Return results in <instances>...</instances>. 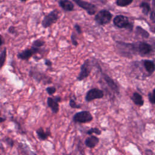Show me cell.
Returning a JSON list of instances; mask_svg holds the SVG:
<instances>
[{
	"mask_svg": "<svg viewBox=\"0 0 155 155\" xmlns=\"http://www.w3.org/2000/svg\"><path fill=\"white\" fill-rule=\"evenodd\" d=\"M0 149H1V150H2V149H3V148H2V147H1V146H0Z\"/></svg>",
	"mask_w": 155,
	"mask_h": 155,
	"instance_id": "cell-38",
	"label": "cell"
},
{
	"mask_svg": "<svg viewBox=\"0 0 155 155\" xmlns=\"http://www.w3.org/2000/svg\"><path fill=\"white\" fill-rule=\"evenodd\" d=\"M53 99L56 102H58V103H59V102H60L61 101V100H62V99H61V97H60V96H54L53 97Z\"/></svg>",
	"mask_w": 155,
	"mask_h": 155,
	"instance_id": "cell-35",
	"label": "cell"
},
{
	"mask_svg": "<svg viewBox=\"0 0 155 155\" xmlns=\"http://www.w3.org/2000/svg\"><path fill=\"white\" fill-rule=\"evenodd\" d=\"M0 115H1V111H0Z\"/></svg>",
	"mask_w": 155,
	"mask_h": 155,
	"instance_id": "cell-39",
	"label": "cell"
},
{
	"mask_svg": "<svg viewBox=\"0 0 155 155\" xmlns=\"http://www.w3.org/2000/svg\"><path fill=\"white\" fill-rule=\"evenodd\" d=\"M130 99L136 105L139 107H142L144 104V101L142 96L137 91H134L133 93L132 96H130Z\"/></svg>",
	"mask_w": 155,
	"mask_h": 155,
	"instance_id": "cell-15",
	"label": "cell"
},
{
	"mask_svg": "<svg viewBox=\"0 0 155 155\" xmlns=\"http://www.w3.org/2000/svg\"><path fill=\"white\" fill-rule=\"evenodd\" d=\"M101 133H102L101 130L100 129H99L98 128H97V127L91 128L90 129H89L87 131V134H88V135H92L93 133H94L97 135H101Z\"/></svg>",
	"mask_w": 155,
	"mask_h": 155,
	"instance_id": "cell-25",
	"label": "cell"
},
{
	"mask_svg": "<svg viewBox=\"0 0 155 155\" xmlns=\"http://www.w3.org/2000/svg\"><path fill=\"white\" fill-rule=\"evenodd\" d=\"M148 99L149 102L154 105L155 102H154V88L153 89V91L151 92H149L148 94Z\"/></svg>",
	"mask_w": 155,
	"mask_h": 155,
	"instance_id": "cell-28",
	"label": "cell"
},
{
	"mask_svg": "<svg viewBox=\"0 0 155 155\" xmlns=\"http://www.w3.org/2000/svg\"><path fill=\"white\" fill-rule=\"evenodd\" d=\"M6 120V118L5 117H0V123L4 122Z\"/></svg>",
	"mask_w": 155,
	"mask_h": 155,
	"instance_id": "cell-36",
	"label": "cell"
},
{
	"mask_svg": "<svg viewBox=\"0 0 155 155\" xmlns=\"http://www.w3.org/2000/svg\"><path fill=\"white\" fill-rule=\"evenodd\" d=\"M142 64L146 72L148 73V76H151L155 70L154 61L150 59H143L142 61Z\"/></svg>",
	"mask_w": 155,
	"mask_h": 155,
	"instance_id": "cell-13",
	"label": "cell"
},
{
	"mask_svg": "<svg viewBox=\"0 0 155 155\" xmlns=\"http://www.w3.org/2000/svg\"><path fill=\"white\" fill-rule=\"evenodd\" d=\"M3 44H4V40H3V38H2V37L0 35V46H1V45H2Z\"/></svg>",
	"mask_w": 155,
	"mask_h": 155,
	"instance_id": "cell-37",
	"label": "cell"
},
{
	"mask_svg": "<svg viewBox=\"0 0 155 155\" xmlns=\"http://www.w3.org/2000/svg\"><path fill=\"white\" fill-rule=\"evenodd\" d=\"M59 6L65 12H71L74 10V5L72 1L69 0H60L58 1Z\"/></svg>",
	"mask_w": 155,
	"mask_h": 155,
	"instance_id": "cell-14",
	"label": "cell"
},
{
	"mask_svg": "<svg viewBox=\"0 0 155 155\" xmlns=\"http://www.w3.org/2000/svg\"><path fill=\"white\" fill-rule=\"evenodd\" d=\"M104 96V92L103 90L93 88L89 90L85 96V100L86 102H91L94 99H99L103 98Z\"/></svg>",
	"mask_w": 155,
	"mask_h": 155,
	"instance_id": "cell-8",
	"label": "cell"
},
{
	"mask_svg": "<svg viewBox=\"0 0 155 155\" xmlns=\"http://www.w3.org/2000/svg\"><path fill=\"white\" fill-rule=\"evenodd\" d=\"M19 147L22 155H36V154L31 151L30 147L26 143H19Z\"/></svg>",
	"mask_w": 155,
	"mask_h": 155,
	"instance_id": "cell-19",
	"label": "cell"
},
{
	"mask_svg": "<svg viewBox=\"0 0 155 155\" xmlns=\"http://www.w3.org/2000/svg\"><path fill=\"white\" fill-rule=\"evenodd\" d=\"M113 24L119 28L128 29L131 31L133 28V24L129 20V18L123 15H117L113 19Z\"/></svg>",
	"mask_w": 155,
	"mask_h": 155,
	"instance_id": "cell-2",
	"label": "cell"
},
{
	"mask_svg": "<svg viewBox=\"0 0 155 155\" xmlns=\"http://www.w3.org/2000/svg\"><path fill=\"white\" fill-rule=\"evenodd\" d=\"M28 74L30 77L32 78L38 83L44 82V84H51L52 82V79L50 77L40 71L36 67H31Z\"/></svg>",
	"mask_w": 155,
	"mask_h": 155,
	"instance_id": "cell-3",
	"label": "cell"
},
{
	"mask_svg": "<svg viewBox=\"0 0 155 155\" xmlns=\"http://www.w3.org/2000/svg\"><path fill=\"white\" fill-rule=\"evenodd\" d=\"M45 91L49 95H53L56 91V88L54 86L48 87L45 88Z\"/></svg>",
	"mask_w": 155,
	"mask_h": 155,
	"instance_id": "cell-29",
	"label": "cell"
},
{
	"mask_svg": "<svg viewBox=\"0 0 155 155\" xmlns=\"http://www.w3.org/2000/svg\"><path fill=\"white\" fill-rule=\"evenodd\" d=\"M40 51V48H36L31 46L30 48H27L21 52H19L17 54V57L21 60H28L34 54L39 53Z\"/></svg>",
	"mask_w": 155,
	"mask_h": 155,
	"instance_id": "cell-11",
	"label": "cell"
},
{
	"mask_svg": "<svg viewBox=\"0 0 155 155\" xmlns=\"http://www.w3.org/2000/svg\"><path fill=\"white\" fill-rule=\"evenodd\" d=\"M59 19V11L54 9L44 16L41 22V25L44 28H47L53 24L56 23Z\"/></svg>",
	"mask_w": 155,
	"mask_h": 155,
	"instance_id": "cell-5",
	"label": "cell"
},
{
	"mask_svg": "<svg viewBox=\"0 0 155 155\" xmlns=\"http://www.w3.org/2000/svg\"><path fill=\"white\" fill-rule=\"evenodd\" d=\"M93 117L89 111H81L76 114L73 117V120L76 123H88L92 121Z\"/></svg>",
	"mask_w": 155,
	"mask_h": 155,
	"instance_id": "cell-6",
	"label": "cell"
},
{
	"mask_svg": "<svg viewBox=\"0 0 155 155\" xmlns=\"http://www.w3.org/2000/svg\"><path fill=\"white\" fill-rule=\"evenodd\" d=\"M91 68L90 67V62L88 59H86L84 63L81 66L80 72L77 76V80L79 81H82L86 79L90 74Z\"/></svg>",
	"mask_w": 155,
	"mask_h": 155,
	"instance_id": "cell-9",
	"label": "cell"
},
{
	"mask_svg": "<svg viewBox=\"0 0 155 155\" xmlns=\"http://www.w3.org/2000/svg\"><path fill=\"white\" fill-rule=\"evenodd\" d=\"M139 7L142 9V13L145 16H147L151 10L150 3L146 1H142L139 4Z\"/></svg>",
	"mask_w": 155,
	"mask_h": 155,
	"instance_id": "cell-20",
	"label": "cell"
},
{
	"mask_svg": "<svg viewBox=\"0 0 155 155\" xmlns=\"http://www.w3.org/2000/svg\"><path fill=\"white\" fill-rule=\"evenodd\" d=\"M99 142V139L97 136L91 135L85 139V144L87 147L90 148H93L97 145Z\"/></svg>",
	"mask_w": 155,
	"mask_h": 155,
	"instance_id": "cell-16",
	"label": "cell"
},
{
	"mask_svg": "<svg viewBox=\"0 0 155 155\" xmlns=\"http://www.w3.org/2000/svg\"><path fill=\"white\" fill-rule=\"evenodd\" d=\"M102 75V78L105 82L107 86L115 93L117 94H120V89L117 84L115 82V81L110 76H108L107 73H101Z\"/></svg>",
	"mask_w": 155,
	"mask_h": 155,
	"instance_id": "cell-12",
	"label": "cell"
},
{
	"mask_svg": "<svg viewBox=\"0 0 155 155\" xmlns=\"http://www.w3.org/2000/svg\"><path fill=\"white\" fill-rule=\"evenodd\" d=\"M36 133L38 138L41 140H46L48 136L51 135V132L49 129H47L46 131L44 130L42 127H39L36 130Z\"/></svg>",
	"mask_w": 155,
	"mask_h": 155,
	"instance_id": "cell-18",
	"label": "cell"
},
{
	"mask_svg": "<svg viewBox=\"0 0 155 155\" xmlns=\"http://www.w3.org/2000/svg\"><path fill=\"white\" fill-rule=\"evenodd\" d=\"M69 105L71 108H81V105L78 104L76 102L74 99H70L69 101Z\"/></svg>",
	"mask_w": 155,
	"mask_h": 155,
	"instance_id": "cell-26",
	"label": "cell"
},
{
	"mask_svg": "<svg viewBox=\"0 0 155 155\" xmlns=\"http://www.w3.org/2000/svg\"><path fill=\"white\" fill-rule=\"evenodd\" d=\"M153 51V46L145 41L137 42V53L141 56L150 54Z\"/></svg>",
	"mask_w": 155,
	"mask_h": 155,
	"instance_id": "cell-10",
	"label": "cell"
},
{
	"mask_svg": "<svg viewBox=\"0 0 155 155\" xmlns=\"http://www.w3.org/2000/svg\"><path fill=\"white\" fill-rule=\"evenodd\" d=\"M71 43L74 46H78V42L77 41V38L76 35L74 33H72L71 35Z\"/></svg>",
	"mask_w": 155,
	"mask_h": 155,
	"instance_id": "cell-30",
	"label": "cell"
},
{
	"mask_svg": "<svg viewBox=\"0 0 155 155\" xmlns=\"http://www.w3.org/2000/svg\"><path fill=\"white\" fill-rule=\"evenodd\" d=\"M133 2V0H117L116 1V4L121 7H125L128 6Z\"/></svg>",
	"mask_w": 155,
	"mask_h": 155,
	"instance_id": "cell-23",
	"label": "cell"
},
{
	"mask_svg": "<svg viewBox=\"0 0 155 155\" xmlns=\"http://www.w3.org/2000/svg\"><path fill=\"white\" fill-rule=\"evenodd\" d=\"M136 34L140 35L142 38L147 39L150 37V33L144 28L140 26H136Z\"/></svg>",
	"mask_w": 155,
	"mask_h": 155,
	"instance_id": "cell-21",
	"label": "cell"
},
{
	"mask_svg": "<svg viewBox=\"0 0 155 155\" xmlns=\"http://www.w3.org/2000/svg\"><path fill=\"white\" fill-rule=\"evenodd\" d=\"M73 2L79 7L85 10L89 15H94L96 13L97 8L94 4L82 0H73Z\"/></svg>",
	"mask_w": 155,
	"mask_h": 155,
	"instance_id": "cell-7",
	"label": "cell"
},
{
	"mask_svg": "<svg viewBox=\"0 0 155 155\" xmlns=\"http://www.w3.org/2000/svg\"><path fill=\"white\" fill-rule=\"evenodd\" d=\"M116 43V49L120 56L131 58L137 53V42L127 43L117 41Z\"/></svg>",
	"mask_w": 155,
	"mask_h": 155,
	"instance_id": "cell-1",
	"label": "cell"
},
{
	"mask_svg": "<svg viewBox=\"0 0 155 155\" xmlns=\"http://www.w3.org/2000/svg\"><path fill=\"white\" fill-rule=\"evenodd\" d=\"M153 7V8L151 10L150 12V20L153 22L154 23L155 22V14H154V8Z\"/></svg>",
	"mask_w": 155,
	"mask_h": 155,
	"instance_id": "cell-31",
	"label": "cell"
},
{
	"mask_svg": "<svg viewBox=\"0 0 155 155\" xmlns=\"http://www.w3.org/2000/svg\"><path fill=\"white\" fill-rule=\"evenodd\" d=\"M47 104L48 107L51 109L53 113L56 114L59 111V104L56 102L53 97H48L47 99Z\"/></svg>",
	"mask_w": 155,
	"mask_h": 155,
	"instance_id": "cell-17",
	"label": "cell"
},
{
	"mask_svg": "<svg viewBox=\"0 0 155 155\" xmlns=\"http://www.w3.org/2000/svg\"><path fill=\"white\" fill-rule=\"evenodd\" d=\"M74 28L76 31V32L78 34H81L82 33V30L81 28V27L78 24H75L74 25Z\"/></svg>",
	"mask_w": 155,
	"mask_h": 155,
	"instance_id": "cell-32",
	"label": "cell"
},
{
	"mask_svg": "<svg viewBox=\"0 0 155 155\" xmlns=\"http://www.w3.org/2000/svg\"><path fill=\"white\" fill-rule=\"evenodd\" d=\"M44 64L47 67H48L49 68H51L52 67V65H53L52 62L47 58H44Z\"/></svg>",
	"mask_w": 155,
	"mask_h": 155,
	"instance_id": "cell-34",
	"label": "cell"
},
{
	"mask_svg": "<svg viewBox=\"0 0 155 155\" xmlns=\"http://www.w3.org/2000/svg\"><path fill=\"white\" fill-rule=\"evenodd\" d=\"M112 17L113 15L110 11L102 9L95 15L94 21L99 25H105L111 22Z\"/></svg>",
	"mask_w": 155,
	"mask_h": 155,
	"instance_id": "cell-4",
	"label": "cell"
},
{
	"mask_svg": "<svg viewBox=\"0 0 155 155\" xmlns=\"http://www.w3.org/2000/svg\"><path fill=\"white\" fill-rule=\"evenodd\" d=\"M45 44V41L42 39H38L35 40L33 42H32V45L31 46L36 47V48H41L42 46H44Z\"/></svg>",
	"mask_w": 155,
	"mask_h": 155,
	"instance_id": "cell-24",
	"label": "cell"
},
{
	"mask_svg": "<svg viewBox=\"0 0 155 155\" xmlns=\"http://www.w3.org/2000/svg\"><path fill=\"white\" fill-rule=\"evenodd\" d=\"M3 140L5 142V143H6L10 147L12 148L13 146H14V140L10 137L8 136H5Z\"/></svg>",
	"mask_w": 155,
	"mask_h": 155,
	"instance_id": "cell-27",
	"label": "cell"
},
{
	"mask_svg": "<svg viewBox=\"0 0 155 155\" xmlns=\"http://www.w3.org/2000/svg\"><path fill=\"white\" fill-rule=\"evenodd\" d=\"M7 48L5 47L0 53V69L3 67L6 60Z\"/></svg>",
	"mask_w": 155,
	"mask_h": 155,
	"instance_id": "cell-22",
	"label": "cell"
},
{
	"mask_svg": "<svg viewBox=\"0 0 155 155\" xmlns=\"http://www.w3.org/2000/svg\"><path fill=\"white\" fill-rule=\"evenodd\" d=\"M8 32L11 33V34H15L16 33L17 31H16V27L13 25H11L8 27Z\"/></svg>",
	"mask_w": 155,
	"mask_h": 155,
	"instance_id": "cell-33",
	"label": "cell"
}]
</instances>
